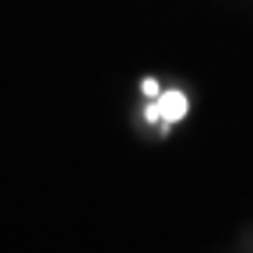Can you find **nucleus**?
<instances>
[{"instance_id": "nucleus-1", "label": "nucleus", "mask_w": 253, "mask_h": 253, "mask_svg": "<svg viewBox=\"0 0 253 253\" xmlns=\"http://www.w3.org/2000/svg\"><path fill=\"white\" fill-rule=\"evenodd\" d=\"M155 109H158V123H176V120L186 116L190 102H186V95H183V91H166V95H158Z\"/></svg>"}, {"instance_id": "nucleus-2", "label": "nucleus", "mask_w": 253, "mask_h": 253, "mask_svg": "<svg viewBox=\"0 0 253 253\" xmlns=\"http://www.w3.org/2000/svg\"><path fill=\"white\" fill-rule=\"evenodd\" d=\"M144 95H151V99H158V84H155V81H151V78H148V81H144Z\"/></svg>"}]
</instances>
